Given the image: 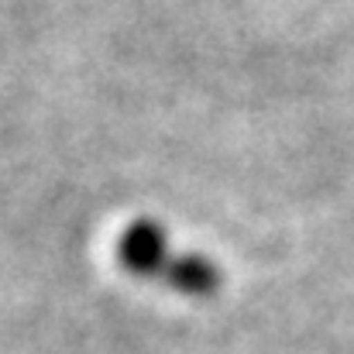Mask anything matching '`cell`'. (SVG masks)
I'll list each match as a JSON object with an SVG mask.
<instances>
[{
    "mask_svg": "<svg viewBox=\"0 0 354 354\" xmlns=\"http://www.w3.org/2000/svg\"><path fill=\"white\" fill-rule=\"evenodd\" d=\"M162 286L183 292V296H193V299H207V296H217L221 286H224V272L214 258L200 254V251H183L172 258Z\"/></svg>",
    "mask_w": 354,
    "mask_h": 354,
    "instance_id": "cell-2",
    "label": "cell"
},
{
    "mask_svg": "<svg viewBox=\"0 0 354 354\" xmlns=\"http://www.w3.org/2000/svg\"><path fill=\"white\" fill-rule=\"evenodd\" d=\"M114 254L127 275L148 279V282H162L176 258L169 234L158 221H131L114 241Z\"/></svg>",
    "mask_w": 354,
    "mask_h": 354,
    "instance_id": "cell-1",
    "label": "cell"
}]
</instances>
